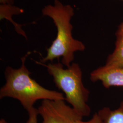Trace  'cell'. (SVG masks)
Listing matches in <instances>:
<instances>
[{
    "instance_id": "cell-1",
    "label": "cell",
    "mask_w": 123,
    "mask_h": 123,
    "mask_svg": "<svg viewBox=\"0 0 123 123\" xmlns=\"http://www.w3.org/2000/svg\"><path fill=\"white\" fill-rule=\"evenodd\" d=\"M42 12L43 16L53 20L57 33L56 38L47 49L46 56L40 62H52L55 59L62 57V63L68 68L74 60L75 53L85 49L83 43L74 38L72 35L73 26L71 21L74 10L70 5L63 4L59 0H55L53 5L44 6Z\"/></svg>"
},
{
    "instance_id": "cell-2",
    "label": "cell",
    "mask_w": 123,
    "mask_h": 123,
    "mask_svg": "<svg viewBox=\"0 0 123 123\" xmlns=\"http://www.w3.org/2000/svg\"><path fill=\"white\" fill-rule=\"evenodd\" d=\"M31 53L28 52L21 58L22 65L19 68L8 66L5 68L6 83L0 89V99L9 97L17 99L27 112L34 108L36 101L39 100L65 101L62 92L44 88L30 77L31 73L25 63Z\"/></svg>"
},
{
    "instance_id": "cell-3",
    "label": "cell",
    "mask_w": 123,
    "mask_h": 123,
    "mask_svg": "<svg viewBox=\"0 0 123 123\" xmlns=\"http://www.w3.org/2000/svg\"><path fill=\"white\" fill-rule=\"evenodd\" d=\"M35 62L47 68L56 86L64 92L65 101L78 114L83 118L90 114L91 110L88 104L90 92L84 85L82 71L78 63L73 62L69 67L64 68L59 62L47 64Z\"/></svg>"
},
{
    "instance_id": "cell-4",
    "label": "cell",
    "mask_w": 123,
    "mask_h": 123,
    "mask_svg": "<svg viewBox=\"0 0 123 123\" xmlns=\"http://www.w3.org/2000/svg\"><path fill=\"white\" fill-rule=\"evenodd\" d=\"M37 110L42 123H75L83 119L64 100H43Z\"/></svg>"
},
{
    "instance_id": "cell-5",
    "label": "cell",
    "mask_w": 123,
    "mask_h": 123,
    "mask_svg": "<svg viewBox=\"0 0 123 123\" xmlns=\"http://www.w3.org/2000/svg\"><path fill=\"white\" fill-rule=\"evenodd\" d=\"M92 82H101L106 88L112 87H123V66L111 68L100 66L93 70L90 74Z\"/></svg>"
},
{
    "instance_id": "cell-6",
    "label": "cell",
    "mask_w": 123,
    "mask_h": 123,
    "mask_svg": "<svg viewBox=\"0 0 123 123\" xmlns=\"http://www.w3.org/2000/svg\"><path fill=\"white\" fill-rule=\"evenodd\" d=\"M116 36L114 50L108 56L105 64L107 67L115 68L123 66V22L119 25Z\"/></svg>"
},
{
    "instance_id": "cell-7",
    "label": "cell",
    "mask_w": 123,
    "mask_h": 123,
    "mask_svg": "<svg viewBox=\"0 0 123 123\" xmlns=\"http://www.w3.org/2000/svg\"><path fill=\"white\" fill-rule=\"evenodd\" d=\"M103 123H123V101L118 108L111 110L105 107L98 112Z\"/></svg>"
},
{
    "instance_id": "cell-8",
    "label": "cell",
    "mask_w": 123,
    "mask_h": 123,
    "mask_svg": "<svg viewBox=\"0 0 123 123\" xmlns=\"http://www.w3.org/2000/svg\"><path fill=\"white\" fill-rule=\"evenodd\" d=\"M0 20L6 19L9 22H12L15 26L16 30L18 34L23 36L26 39H27L26 34L24 31L22 30L20 25L13 21L12 17L13 15H19L23 12V10L21 8L14 6L13 5H0Z\"/></svg>"
},
{
    "instance_id": "cell-9",
    "label": "cell",
    "mask_w": 123,
    "mask_h": 123,
    "mask_svg": "<svg viewBox=\"0 0 123 123\" xmlns=\"http://www.w3.org/2000/svg\"><path fill=\"white\" fill-rule=\"evenodd\" d=\"M27 112L29 118L26 123H38L37 116L39 115L38 110L34 107Z\"/></svg>"
},
{
    "instance_id": "cell-10",
    "label": "cell",
    "mask_w": 123,
    "mask_h": 123,
    "mask_svg": "<svg viewBox=\"0 0 123 123\" xmlns=\"http://www.w3.org/2000/svg\"><path fill=\"white\" fill-rule=\"evenodd\" d=\"M75 123H103V120L98 115V113H95L92 118L87 121H84L83 119H79L76 121Z\"/></svg>"
},
{
    "instance_id": "cell-11",
    "label": "cell",
    "mask_w": 123,
    "mask_h": 123,
    "mask_svg": "<svg viewBox=\"0 0 123 123\" xmlns=\"http://www.w3.org/2000/svg\"><path fill=\"white\" fill-rule=\"evenodd\" d=\"M15 0H0V5H13Z\"/></svg>"
},
{
    "instance_id": "cell-12",
    "label": "cell",
    "mask_w": 123,
    "mask_h": 123,
    "mask_svg": "<svg viewBox=\"0 0 123 123\" xmlns=\"http://www.w3.org/2000/svg\"><path fill=\"white\" fill-rule=\"evenodd\" d=\"M0 123H7V122L3 119H2L0 121Z\"/></svg>"
},
{
    "instance_id": "cell-13",
    "label": "cell",
    "mask_w": 123,
    "mask_h": 123,
    "mask_svg": "<svg viewBox=\"0 0 123 123\" xmlns=\"http://www.w3.org/2000/svg\"></svg>"
}]
</instances>
